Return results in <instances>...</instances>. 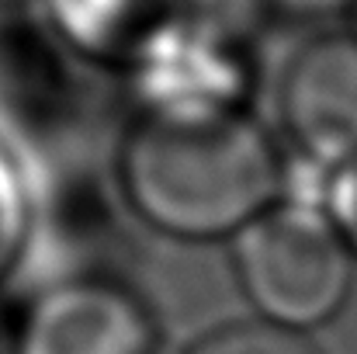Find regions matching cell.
<instances>
[{
  "instance_id": "obj_1",
  "label": "cell",
  "mask_w": 357,
  "mask_h": 354,
  "mask_svg": "<svg viewBox=\"0 0 357 354\" xmlns=\"http://www.w3.org/2000/svg\"><path fill=\"white\" fill-rule=\"evenodd\" d=\"M119 174L149 226L188 239L236 236L281 191L278 149L243 108L142 112Z\"/></svg>"
},
{
  "instance_id": "obj_2",
  "label": "cell",
  "mask_w": 357,
  "mask_h": 354,
  "mask_svg": "<svg viewBox=\"0 0 357 354\" xmlns=\"http://www.w3.org/2000/svg\"><path fill=\"white\" fill-rule=\"evenodd\" d=\"M233 260L257 313L284 330H312L340 313L354 253L309 202H274L233 236Z\"/></svg>"
},
{
  "instance_id": "obj_3",
  "label": "cell",
  "mask_w": 357,
  "mask_h": 354,
  "mask_svg": "<svg viewBox=\"0 0 357 354\" xmlns=\"http://www.w3.org/2000/svg\"><path fill=\"white\" fill-rule=\"evenodd\" d=\"M146 306L112 278L70 274L42 288L14 330V354H153Z\"/></svg>"
},
{
  "instance_id": "obj_4",
  "label": "cell",
  "mask_w": 357,
  "mask_h": 354,
  "mask_svg": "<svg viewBox=\"0 0 357 354\" xmlns=\"http://www.w3.org/2000/svg\"><path fill=\"white\" fill-rule=\"evenodd\" d=\"M278 112L309 163L340 167L357 156V35L323 31L281 70Z\"/></svg>"
},
{
  "instance_id": "obj_5",
  "label": "cell",
  "mask_w": 357,
  "mask_h": 354,
  "mask_svg": "<svg viewBox=\"0 0 357 354\" xmlns=\"http://www.w3.org/2000/svg\"><path fill=\"white\" fill-rule=\"evenodd\" d=\"M49 35L91 59H128L156 38L177 0H38Z\"/></svg>"
},
{
  "instance_id": "obj_6",
  "label": "cell",
  "mask_w": 357,
  "mask_h": 354,
  "mask_svg": "<svg viewBox=\"0 0 357 354\" xmlns=\"http://www.w3.org/2000/svg\"><path fill=\"white\" fill-rule=\"evenodd\" d=\"M35 198L31 181L17 153L0 139V281L24 264L31 243Z\"/></svg>"
},
{
  "instance_id": "obj_7",
  "label": "cell",
  "mask_w": 357,
  "mask_h": 354,
  "mask_svg": "<svg viewBox=\"0 0 357 354\" xmlns=\"http://www.w3.org/2000/svg\"><path fill=\"white\" fill-rule=\"evenodd\" d=\"M188 354H316L305 341V334L274 327L267 320L260 323H233L208 337H202Z\"/></svg>"
},
{
  "instance_id": "obj_8",
  "label": "cell",
  "mask_w": 357,
  "mask_h": 354,
  "mask_svg": "<svg viewBox=\"0 0 357 354\" xmlns=\"http://www.w3.org/2000/svg\"><path fill=\"white\" fill-rule=\"evenodd\" d=\"M323 212L330 216L333 230L347 243V250L357 257V156L347 163L333 167L326 177V198H323Z\"/></svg>"
},
{
  "instance_id": "obj_9",
  "label": "cell",
  "mask_w": 357,
  "mask_h": 354,
  "mask_svg": "<svg viewBox=\"0 0 357 354\" xmlns=\"http://www.w3.org/2000/svg\"><path fill=\"white\" fill-rule=\"evenodd\" d=\"M264 10H278L288 17H330L347 7H357V0H260Z\"/></svg>"
},
{
  "instance_id": "obj_10",
  "label": "cell",
  "mask_w": 357,
  "mask_h": 354,
  "mask_svg": "<svg viewBox=\"0 0 357 354\" xmlns=\"http://www.w3.org/2000/svg\"><path fill=\"white\" fill-rule=\"evenodd\" d=\"M0 354H14V327L7 323L3 309H0Z\"/></svg>"
},
{
  "instance_id": "obj_11",
  "label": "cell",
  "mask_w": 357,
  "mask_h": 354,
  "mask_svg": "<svg viewBox=\"0 0 357 354\" xmlns=\"http://www.w3.org/2000/svg\"><path fill=\"white\" fill-rule=\"evenodd\" d=\"M28 3H38V0H0V14H14V10H21Z\"/></svg>"
}]
</instances>
